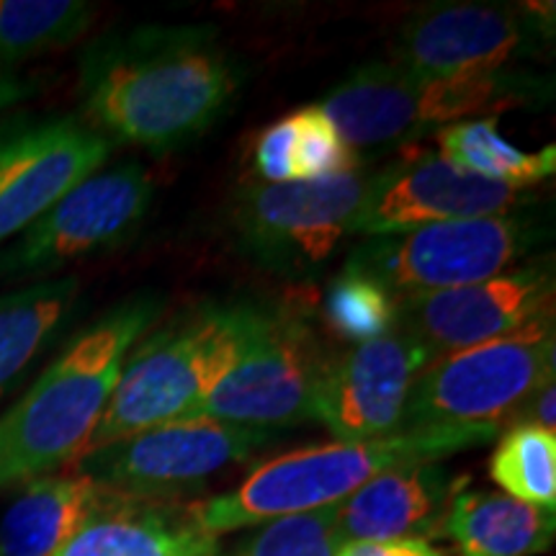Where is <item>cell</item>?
I'll use <instances>...</instances> for the list:
<instances>
[{"label":"cell","mask_w":556,"mask_h":556,"mask_svg":"<svg viewBox=\"0 0 556 556\" xmlns=\"http://www.w3.org/2000/svg\"><path fill=\"white\" fill-rule=\"evenodd\" d=\"M240 62L214 26H142L88 47L80 96L106 139L168 152L204 135L232 106Z\"/></svg>","instance_id":"obj_1"},{"label":"cell","mask_w":556,"mask_h":556,"mask_svg":"<svg viewBox=\"0 0 556 556\" xmlns=\"http://www.w3.org/2000/svg\"><path fill=\"white\" fill-rule=\"evenodd\" d=\"M160 307L152 294L116 304L78 332L29 392L0 415V490L50 477L86 454L131 348Z\"/></svg>","instance_id":"obj_2"},{"label":"cell","mask_w":556,"mask_h":556,"mask_svg":"<svg viewBox=\"0 0 556 556\" xmlns=\"http://www.w3.org/2000/svg\"><path fill=\"white\" fill-rule=\"evenodd\" d=\"M497 435V430L482 428H420L397 430L377 441L289 451L250 471L235 490L193 505L189 518L217 539L238 528L338 505L389 469L441 462L458 451L484 446Z\"/></svg>","instance_id":"obj_3"},{"label":"cell","mask_w":556,"mask_h":556,"mask_svg":"<svg viewBox=\"0 0 556 556\" xmlns=\"http://www.w3.org/2000/svg\"><path fill=\"white\" fill-rule=\"evenodd\" d=\"M258 312L253 304H204L139 340L90 435L88 451L184 420L238 364Z\"/></svg>","instance_id":"obj_4"},{"label":"cell","mask_w":556,"mask_h":556,"mask_svg":"<svg viewBox=\"0 0 556 556\" xmlns=\"http://www.w3.org/2000/svg\"><path fill=\"white\" fill-rule=\"evenodd\" d=\"M552 99V83L523 70L469 78H422L392 62L353 70L317 103L343 142L356 150L387 148L458 122L486 119Z\"/></svg>","instance_id":"obj_5"},{"label":"cell","mask_w":556,"mask_h":556,"mask_svg":"<svg viewBox=\"0 0 556 556\" xmlns=\"http://www.w3.org/2000/svg\"><path fill=\"white\" fill-rule=\"evenodd\" d=\"M554 315L533 319L513 336L435 358L409 392L402 430H503L544 381L554 379Z\"/></svg>","instance_id":"obj_6"},{"label":"cell","mask_w":556,"mask_h":556,"mask_svg":"<svg viewBox=\"0 0 556 556\" xmlns=\"http://www.w3.org/2000/svg\"><path fill=\"white\" fill-rule=\"evenodd\" d=\"M523 212L438 222L387 238H366L348 266L364 270L394 299L435 294L503 276L541 240Z\"/></svg>","instance_id":"obj_7"},{"label":"cell","mask_w":556,"mask_h":556,"mask_svg":"<svg viewBox=\"0 0 556 556\" xmlns=\"http://www.w3.org/2000/svg\"><path fill=\"white\" fill-rule=\"evenodd\" d=\"M368 180L371 173L358 165L332 178L250 186L232 212L240 248L281 274L317 270L356 232Z\"/></svg>","instance_id":"obj_8"},{"label":"cell","mask_w":556,"mask_h":556,"mask_svg":"<svg viewBox=\"0 0 556 556\" xmlns=\"http://www.w3.org/2000/svg\"><path fill=\"white\" fill-rule=\"evenodd\" d=\"M328 358L302 315L261 309L238 364L184 420L204 417L270 433L315 420L312 400Z\"/></svg>","instance_id":"obj_9"},{"label":"cell","mask_w":556,"mask_h":556,"mask_svg":"<svg viewBox=\"0 0 556 556\" xmlns=\"http://www.w3.org/2000/svg\"><path fill=\"white\" fill-rule=\"evenodd\" d=\"M554 11L505 3H435L405 21L392 65L422 78H469L507 70L552 39Z\"/></svg>","instance_id":"obj_10"},{"label":"cell","mask_w":556,"mask_h":556,"mask_svg":"<svg viewBox=\"0 0 556 556\" xmlns=\"http://www.w3.org/2000/svg\"><path fill=\"white\" fill-rule=\"evenodd\" d=\"M270 438V430L191 417L88 451L73 467L116 495L155 503L173 492L201 484L229 464L245 462Z\"/></svg>","instance_id":"obj_11"},{"label":"cell","mask_w":556,"mask_h":556,"mask_svg":"<svg viewBox=\"0 0 556 556\" xmlns=\"http://www.w3.org/2000/svg\"><path fill=\"white\" fill-rule=\"evenodd\" d=\"M150 204L152 180L139 163L93 173L0 253V281L50 276L122 245L135 238Z\"/></svg>","instance_id":"obj_12"},{"label":"cell","mask_w":556,"mask_h":556,"mask_svg":"<svg viewBox=\"0 0 556 556\" xmlns=\"http://www.w3.org/2000/svg\"><path fill=\"white\" fill-rule=\"evenodd\" d=\"M430 361L428 348L394 323L384 336L325 361L312 415L338 443H364L397 433L409 392Z\"/></svg>","instance_id":"obj_13"},{"label":"cell","mask_w":556,"mask_h":556,"mask_svg":"<svg viewBox=\"0 0 556 556\" xmlns=\"http://www.w3.org/2000/svg\"><path fill=\"white\" fill-rule=\"evenodd\" d=\"M554 270L546 263L518 266L490 281L397 302V325L430 356L446 358L518 332L554 315Z\"/></svg>","instance_id":"obj_14"},{"label":"cell","mask_w":556,"mask_h":556,"mask_svg":"<svg viewBox=\"0 0 556 556\" xmlns=\"http://www.w3.org/2000/svg\"><path fill=\"white\" fill-rule=\"evenodd\" d=\"M528 201V191L471 176L433 152H417L371 176L353 235L387 238L438 222L497 217L520 212Z\"/></svg>","instance_id":"obj_15"},{"label":"cell","mask_w":556,"mask_h":556,"mask_svg":"<svg viewBox=\"0 0 556 556\" xmlns=\"http://www.w3.org/2000/svg\"><path fill=\"white\" fill-rule=\"evenodd\" d=\"M111 139L75 116H54L0 135V245L45 217L101 170Z\"/></svg>","instance_id":"obj_16"},{"label":"cell","mask_w":556,"mask_h":556,"mask_svg":"<svg viewBox=\"0 0 556 556\" xmlns=\"http://www.w3.org/2000/svg\"><path fill=\"white\" fill-rule=\"evenodd\" d=\"M464 482L441 462L389 469L336 505L340 536L345 544L441 536L451 500Z\"/></svg>","instance_id":"obj_17"},{"label":"cell","mask_w":556,"mask_h":556,"mask_svg":"<svg viewBox=\"0 0 556 556\" xmlns=\"http://www.w3.org/2000/svg\"><path fill=\"white\" fill-rule=\"evenodd\" d=\"M119 500L78 471L34 479L0 518V556H54Z\"/></svg>","instance_id":"obj_18"},{"label":"cell","mask_w":556,"mask_h":556,"mask_svg":"<svg viewBox=\"0 0 556 556\" xmlns=\"http://www.w3.org/2000/svg\"><path fill=\"white\" fill-rule=\"evenodd\" d=\"M441 536L454 541L458 556L544 554L556 536V510L464 486L451 500Z\"/></svg>","instance_id":"obj_19"},{"label":"cell","mask_w":556,"mask_h":556,"mask_svg":"<svg viewBox=\"0 0 556 556\" xmlns=\"http://www.w3.org/2000/svg\"><path fill=\"white\" fill-rule=\"evenodd\" d=\"M54 556H219V544L191 518H173L157 505L124 497Z\"/></svg>","instance_id":"obj_20"},{"label":"cell","mask_w":556,"mask_h":556,"mask_svg":"<svg viewBox=\"0 0 556 556\" xmlns=\"http://www.w3.org/2000/svg\"><path fill=\"white\" fill-rule=\"evenodd\" d=\"M78 296L75 278H41L0 296V397L65 328Z\"/></svg>","instance_id":"obj_21"},{"label":"cell","mask_w":556,"mask_h":556,"mask_svg":"<svg viewBox=\"0 0 556 556\" xmlns=\"http://www.w3.org/2000/svg\"><path fill=\"white\" fill-rule=\"evenodd\" d=\"M433 139L441 148V157L456 168L518 191H528L541 180L552 178L556 170L554 144L536 152L513 148L500 135L495 116L451 124L433 131Z\"/></svg>","instance_id":"obj_22"},{"label":"cell","mask_w":556,"mask_h":556,"mask_svg":"<svg viewBox=\"0 0 556 556\" xmlns=\"http://www.w3.org/2000/svg\"><path fill=\"white\" fill-rule=\"evenodd\" d=\"M86 0H0V65L65 50L90 29Z\"/></svg>","instance_id":"obj_23"},{"label":"cell","mask_w":556,"mask_h":556,"mask_svg":"<svg viewBox=\"0 0 556 556\" xmlns=\"http://www.w3.org/2000/svg\"><path fill=\"white\" fill-rule=\"evenodd\" d=\"M490 477L513 500L556 510V430L507 428L490 458Z\"/></svg>","instance_id":"obj_24"},{"label":"cell","mask_w":556,"mask_h":556,"mask_svg":"<svg viewBox=\"0 0 556 556\" xmlns=\"http://www.w3.org/2000/svg\"><path fill=\"white\" fill-rule=\"evenodd\" d=\"M328 323L353 345L384 336L397 323V299L364 270L345 266L328 294Z\"/></svg>","instance_id":"obj_25"},{"label":"cell","mask_w":556,"mask_h":556,"mask_svg":"<svg viewBox=\"0 0 556 556\" xmlns=\"http://www.w3.org/2000/svg\"><path fill=\"white\" fill-rule=\"evenodd\" d=\"M343 546L338 507L330 505L266 520L232 556H338Z\"/></svg>","instance_id":"obj_26"},{"label":"cell","mask_w":556,"mask_h":556,"mask_svg":"<svg viewBox=\"0 0 556 556\" xmlns=\"http://www.w3.org/2000/svg\"><path fill=\"white\" fill-rule=\"evenodd\" d=\"M294 122V180L332 178L358 168V155L343 142L317 106L291 114Z\"/></svg>","instance_id":"obj_27"},{"label":"cell","mask_w":556,"mask_h":556,"mask_svg":"<svg viewBox=\"0 0 556 556\" xmlns=\"http://www.w3.org/2000/svg\"><path fill=\"white\" fill-rule=\"evenodd\" d=\"M255 170L261 184H291L294 180V122L291 114L263 131L255 144Z\"/></svg>","instance_id":"obj_28"},{"label":"cell","mask_w":556,"mask_h":556,"mask_svg":"<svg viewBox=\"0 0 556 556\" xmlns=\"http://www.w3.org/2000/svg\"><path fill=\"white\" fill-rule=\"evenodd\" d=\"M338 556H451L435 548L426 539H394V541H353L340 548Z\"/></svg>","instance_id":"obj_29"},{"label":"cell","mask_w":556,"mask_h":556,"mask_svg":"<svg viewBox=\"0 0 556 556\" xmlns=\"http://www.w3.org/2000/svg\"><path fill=\"white\" fill-rule=\"evenodd\" d=\"M554 402H556V384L554 379H548L516 409L510 426H539L546 430H556Z\"/></svg>","instance_id":"obj_30"},{"label":"cell","mask_w":556,"mask_h":556,"mask_svg":"<svg viewBox=\"0 0 556 556\" xmlns=\"http://www.w3.org/2000/svg\"><path fill=\"white\" fill-rule=\"evenodd\" d=\"M29 96V83H24L11 73L9 67L0 65V111H5L13 103Z\"/></svg>","instance_id":"obj_31"}]
</instances>
